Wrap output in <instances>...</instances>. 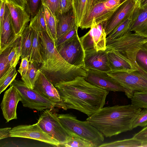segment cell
I'll return each instance as SVG.
<instances>
[{"instance_id":"d6a6232c","label":"cell","mask_w":147,"mask_h":147,"mask_svg":"<svg viewBox=\"0 0 147 147\" xmlns=\"http://www.w3.org/2000/svg\"><path fill=\"white\" fill-rule=\"evenodd\" d=\"M136 61L139 68L147 73V41L142 44L137 52Z\"/></svg>"},{"instance_id":"5bb4252c","label":"cell","mask_w":147,"mask_h":147,"mask_svg":"<svg viewBox=\"0 0 147 147\" xmlns=\"http://www.w3.org/2000/svg\"><path fill=\"white\" fill-rule=\"evenodd\" d=\"M33 89L44 98L55 103L57 107L64 109L57 90L39 69Z\"/></svg>"},{"instance_id":"8fae6325","label":"cell","mask_w":147,"mask_h":147,"mask_svg":"<svg viewBox=\"0 0 147 147\" xmlns=\"http://www.w3.org/2000/svg\"><path fill=\"white\" fill-rule=\"evenodd\" d=\"M104 22L96 23L93 20L90 30L80 38L85 51L106 50L107 36L103 28Z\"/></svg>"},{"instance_id":"bcb514c9","label":"cell","mask_w":147,"mask_h":147,"mask_svg":"<svg viewBox=\"0 0 147 147\" xmlns=\"http://www.w3.org/2000/svg\"><path fill=\"white\" fill-rule=\"evenodd\" d=\"M0 25L3 22L5 9L6 4L5 0H0Z\"/></svg>"},{"instance_id":"44dd1931","label":"cell","mask_w":147,"mask_h":147,"mask_svg":"<svg viewBox=\"0 0 147 147\" xmlns=\"http://www.w3.org/2000/svg\"><path fill=\"white\" fill-rule=\"evenodd\" d=\"M56 20L57 40L66 32L77 26L73 8L66 13H59Z\"/></svg>"},{"instance_id":"9a60e30c","label":"cell","mask_w":147,"mask_h":147,"mask_svg":"<svg viewBox=\"0 0 147 147\" xmlns=\"http://www.w3.org/2000/svg\"><path fill=\"white\" fill-rule=\"evenodd\" d=\"M21 101L17 89L13 86H10L9 88L4 92L1 104L3 116L7 122L17 119V107L18 102Z\"/></svg>"},{"instance_id":"f35d334b","label":"cell","mask_w":147,"mask_h":147,"mask_svg":"<svg viewBox=\"0 0 147 147\" xmlns=\"http://www.w3.org/2000/svg\"><path fill=\"white\" fill-rule=\"evenodd\" d=\"M61 1V0H42V5L49 9L55 19L59 14Z\"/></svg>"},{"instance_id":"83f0119b","label":"cell","mask_w":147,"mask_h":147,"mask_svg":"<svg viewBox=\"0 0 147 147\" xmlns=\"http://www.w3.org/2000/svg\"><path fill=\"white\" fill-rule=\"evenodd\" d=\"M22 36H19L13 44L8 59L11 67H16L22 54Z\"/></svg>"},{"instance_id":"b9f144b4","label":"cell","mask_w":147,"mask_h":147,"mask_svg":"<svg viewBox=\"0 0 147 147\" xmlns=\"http://www.w3.org/2000/svg\"><path fill=\"white\" fill-rule=\"evenodd\" d=\"M30 61L28 57L22 59L18 71L21 76L24 75L28 71L30 65Z\"/></svg>"},{"instance_id":"681fc988","label":"cell","mask_w":147,"mask_h":147,"mask_svg":"<svg viewBox=\"0 0 147 147\" xmlns=\"http://www.w3.org/2000/svg\"><path fill=\"white\" fill-rule=\"evenodd\" d=\"M141 147H147V142H142Z\"/></svg>"},{"instance_id":"f1b7e54d","label":"cell","mask_w":147,"mask_h":147,"mask_svg":"<svg viewBox=\"0 0 147 147\" xmlns=\"http://www.w3.org/2000/svg\"><path fill=\"white\" fill-rule=\"evenodd\" d=\"M42 8L47 28L55 43L57 40V25L56 19L51 12L48 8L42 5Z\"/></svg>"},{"instance_id":"d590c367","label":"cell","mask_w":147,"mask_h":147,"mask_svg":"<svg viewBox=\"0 0 147 147\" xmlns=\"http://www.w3.org/2000/svg\"><path fill=\"white\" fill-rule=\"evenodd\" d=\"M14 42L3 51L0 53V78L10 67L8 59V56Z\"/></svg>"},{"instance_id":"7a4b0ae2","label":"cell","mask_w":147,"mask_h":147,"mask_svg":"<svg viewBox=\"0 0 147 147\" xmlns=\"http://www.w3.org/2000/svg\"><path fill=\"white\" fill-rule=\"evenodd\" d=\"M39 34L43 60L39 69L54 86L59 82L71 81L78 76L86 77V71L84 68L77 67L67 62L46 32H40Z\"/></svg>"},{"instance_id":"cb8c5ba5","label":"cell","mask_w":147,"mask_h":147,"mask_svg":"<svg viewBox=\"0 0 147 147\" xmlns=\"http://www.w3.org/2000/svg\"><path fill=\"white\" fill-rule=\"evenodd\" d=\"M22 59L28 57L29 59L32 47L33 30L29 26L27 25L22 34Z\"/></svg>"},{"instance_id":"ffe728a7","label":"cell","mask_w":147,"mask_h":147,"mask_svg":"<svg viewBox=\"0 0 147 147\" xmlns=\"http://www.w3.org/2000/svg\"><path fill=\"white\" fill-rule=\"evenodd\" d=\"M130 31L147 38V6L137 8L133 18Z\"/></svg>"},{"instance_id":"7c38bea8","label":"cell","mask_w":147,"mask_h":147,"mask_svg":"<svg viewBox=\"0 0 147 147\" xmlns=\"http://www.w3.org/2000/svg\"><path fill=\"white\" fill-rule=\"evenodd\" d=\"M10 137L29 138L43 142L54 146L60 143L44 132L37 123L32 125H19L11 128Z\"/></svg>"},{"instance_id":"484cf974","label":"cell","mask_w":147,"mask_h":147,"mask_svg":"<svg viewBox=\"0 0 147 147\" xmlns=\"http://www.w3.org/2000/svg\"><path fill=\"white\" fill-rule=\"evenodd\" d=\"M29 59L30 63L42 64L43 62L41 53L39 32L34 30L33 43Z\"/></svg>"},{"instance_id":"7402d4cb","label":"cell","mask_w":147,"mask_h":147,"mask_svg":"<svg viewBox=\"0 0 147 147\" xmlns=\"http://www.w3.org/2000/svg\"><path fill=\"white\" fill-rule=\"evenodd\" d=\"M97 3L96 0H73L76 23L79 27L83 20Z\"/></svg>"},{"instance_id":"8d00e7d4","label":"cell","mask_w":147,"mask_h":147,"mask_svg":"<svg viewBox=\"0 0 147 147\" xmlns=\"http://www.w3.org/2000/svg\"><path fill=\"white\" fill-rule=\"evenodd\" d=\"M26 1L25 9L30 16L31 19L42 7V0H26Z\"/></svg>"},{"instance_id":"f907efd6","label":"cell","mask_w":147,"mask_h":147,"mask_svg":"<svg viewBox=\"0 0 147 147\" xmlns=\"http://www.w3.org/2000/svg\"><path fill=\"white\" fill-rule=\"evenodd\" d=\"M98 3L103 2L108 0H96Z\"/></svg>"},{"instance_id":"5b68a950","label":"cell","mask_w":147,"mask_h":147,"mask_svg":"<svg viewBox=\"0 0 147 147\" xmlns=\"http://www.w3.org/2000/svg\"><path fill=\"white\" fill-rule=\"evenodd\" d=\"M146 38L135 33L130 32L120 38L106 40L105 51H115L136 70H142L136 63V57L141 45L146 41Z\"/></svg>"},{"instance_id":"3957f363","label":"cell","mask_w":147,"mask_h":147,"mask_svg":"<svg viewBox=\"0 0 147 147\" xmlns=\"http://www.w3.org/2000/svg\"><path fill=\"white\" fill-rule=\"evenodd\" d=\"M141 110L131 104L103 107L86 120L104 136L111 137L132 130V123Z\"/></svg>"},{"instance_id":"7bdbcfd3","label":"cell","mask_w":147,"mask_h":147,"mask_svg":"<svg viewBox=\"0 0 147 147\" xmlns=\"http://www.w3.org/2000/svg\"><path fill=\"white\" fill-rule=\"evenodd\" d=\"M133 137L142 142H147V126L135 134Z\"/></svg>"},{"instance_id":"52a82bcc","label":"cell","mask_w":147,"mask_h":147,"mask_svg":"<svg viewBox=\"0 0 147 147\" xmlns=\"http://www.w3.org/2000/svg\"><path fill=\"white\" fill-rule=\"evenodd\" d=\"M10 86H13L18 91L24 107L40 111L57 107L55 103L44 98L34 89L28 87L22 80L15 79Z\"/></svg>"},{"instance_id":"7dc6e473","label":"cell","mask_w":147,"mask_h":147,"mask_svg":"<svg viewBox=\"0 0 147 147\" xmlns=\"http://www.w3.org/2000/svg\"><path fill=\"white\" fill-rule=\"evenodd\" d=\"M147 6V0H145L140 5V7H142Z\"/></svg>"},{"instance_id":"f6af8a7d","label":"cell","mask_w":147,"mask_h":147,"mask_svg":"<svg viewBox=\"0 0 147 147\" xmlns=\"http://www.w3.org/2000/svg\"><path fill=\"white\" fill-rule=\"evenodd\" d=\"M11 127H6L0 129V139L1 140L10 137V131Z\"/></svg>"},{"instance_id":"e575fe53","label":"cell","mask_w":147,"mask_h":147,"mask_svg":"<svg viewBox=\"0 0 147 147\" xmlns=\"http://www.w3.org/2000/svg\"><path fill=\"white\" fill-rule=\"evenodd\" d=\"M59 147H95L93 144L86 140L71 137L66 142L61 144Z\"/></svg>"},{"instance_id":"6da1fadb","label":"cell","mask_w":147,"mask_h":147,"mask_svg":"<svg viewBox=\"0 0 147 147\" xmlns=\"http://www.w3.org/2000/svg\"><path fill=\"white\" fill-rule=\"evenodd\" d=\"M83 77L62 82L55 86L57 90L64 109H74L90 116L103 108L109 92L96 87Z\"/></svg>"},{"instance_id":"2e32d148","label":"cell","mask_w":147,"mask_h":147,"mask_svg":"<svg viewBox=\"0 0 147 147\" xmlns=\"http://www.w3.org/2000/svg\"><path fill=\"white\" fill-rule=\"evenodd\" d=\"M84 68L106 72L111 71L108 63L107 52L105 50L96 51L94 49L85 51Z\"/></svg>"},{"instance_id":"30bf717a","label":"cell","mask_w":147,"mask_h":147,"mask_svg":"<svg viewBox=\"0 0 147 147\" xmlns=\"http://www.w3.org/2000/svg\"><path fill=\"white\" fill-rule=\"evenodd\" d=\"M138 4L134 0H124L119 5L109 18L104 22L103 28L108 35L119 25L133 17Z\"/></svg>"},{"instance_id":"277c9868","label":"cell","mask_w":147,"mask_h":147,"mask_svg":"<svg viewBox=\"0 0 147 147\" xmlns=\"http://www.w3.org/2000/svg\"><path fill=\"white\" fill-rule=\"evenodd\" d=\"M58 117L70 136L82 139L92 143L95 147L103 142V135L86 120H79L76 116L69 113L59 114Z\"/></svg>"},{"instance_id":"ee69618b","label":"cell","mask_w":147,"mask_h":147,"mask_svg":"<svg viewBox=\"0 0 147 147\" xmlns=\"http://www.w3.org/2000/svg\"><path fill=\"white\" fill-rule=\"evenodd\" d=\"M5 1L25 9L26 4V0H5Z\"/></svg>"},{"instance_id":"c3c4849f","label":"cell","mask_w":147,"mask_h":147,"mask_svg":"<svg viewBox=\"0 0 147 147\" xmlns=\"http://www.w3.org/2000/svg\"><path fill=\"white\" fill-rule=\"evenodd\" d=\"M137 3L139 6H140V4L143 3L145 0H134Z\"/></svg>"},{"instance_id":"ac0fdd59","label":"cell","mask_w":147,"mask_h":147,"mask_svg":"<svg viewBox=\"0 0 147 147\" xmlns=\"http://www.w3.org/2000/svg\"><path fill=\"white\" fill-rule=\"evenodd\" d=\"M117 7L109 9L105 7L104 2L97 3L83 20L79 27L82 29L90 28L93 20L96 23L105 22L111 16Z\"/></svg>"},{"instance_id":"816d5d0a","label":"cell","mask_w":147,"mask_h":147,"mask_svg":"<svg viewBox=\"0 0 147 147\" xmlns=\"http://www.w3.org/2000/svg\"><path fill=\"white\" fill-rule=\"evenodd\" d=\"M146 41H147V38H146Z\"/></svg>"},{"instance_id":"60d3db41","label":"cell","mask_w":147,"mask_h":147,"mask_svg":"<svg viewBox=\"0 0 147 147\" xmlns=\"http://www.w3.org/2000/svg\"><path fill=\"white\" fill-rule=\"evenodd\" d=\"M73 8V0H61L59 13H66Z\"/></svg>"},{"instance_id":"8992f818","label":"cell","mask_w":147,"mask_h":147,"mask_svg":"<svg viewBox=\"0 0 147 147\" xmlns=\"http://www.w3.org/2000/svg\"><path fill=\"white\" fill-rule=\"evenodd\" d=\"M107 73L125 88L124 92L129 98L136 92L147 90V73L142 71L129 73L111 71Z\"/></svg>"},{"instance_id":"f546056e","label":"cell","mask_w":147,"mask_h":147,"mask_svg":"<svg viewBox=\"0 0 147 147\" xmlns=\"http://www.w3.org/2000/svg\"><path fill=\"white\" fill-rule=\"evenodd\" d=\"M141 141L133 137L131 138L119 140L106 143H103L99 147H141Z\"/></svg>"},{"instance_id":"4fadbf2b","label":"cell","mask_w":147,"mask_h":147,"mask_svg":"<svg viewBox=\"0 0 147 147\" xmlns=\"http://www.w3.org/2000/svg\"><path fill=\"white\" fill-rule=\"evenodd\" d=\"M85 79L92 85L106 91L125 92V88L115 81L107 72L86 70Z\"/></svg>"},{"instance_id":"d6986e66","label":"cell","mask_w":147,"mask_h":147,"mask_svg":"<svg viewBox=\"0 0 147 147\" xmlns=\"http://www.w3.org/2000/svg\"><path fill=\"white\" fill-rule=\"evenodd\" d=\"M5 2L10 11L15 34L20 36L30 21V16L25 9Z\"/></svg>"},{"instance_id":"9c48e42d","label":"cell","mask_w":147,"mask_h":147,"mask_svg":"<svg viewBox=\"0 0 147 147\" xmlns=\"http://www.w3.org/2000/svg\"><path fill=\"white\" fill-rule=\"evenodd\" d=\"M56 47L68 63L77 67H84L85 52L78 34Z\"/></svg>"},{"instance_id":"1f68e13d","label":"cell","mask_w":147,"mask_h":147,"mask_svg":"<svg viewBox=\"0 0 147 147\" xmlns=\"http://www.w3.org/2000/svg\"><path fill=\"white\" fill-rule=\"evenodd\" d=\"M18 74L16 67H10L0 78V94L3 92L15 79Z\"/></svg>"},{"instance_id":"d4e9b609","label":"cell","mask_w":147,"mask_h":147,"mask_svg":"<svg viewBox=\"0 0 147 147\" xmlns=\"http://www.w3.org/2000/svg\"><path fill=\"white\" fill-rule=\"evenodd\" d=\"M29 26L36 31L45 32L54 41L47 27L42 7L35 15L31 19Z\"/></svg>"},{"instance_id":"ab89813d","label":"cell","mask_w":147,"mask_h":147,"mask_svg":"<svg viewBox=\"0 0 147 147\" xmlns=\"http://www.w3.org/2000/svg\"><path fill=\"white\" fill-rule=\"evenodd\" d=\"M78 27L76 26L58 38L55 43L56 47L70 39L78 34Z\"/></svg>"},{"instance_id":"603a6c76","label":"cell","mask_w":147,"mask_h":147,"mask_svg":"<svg viewBox=\"0 0 147 147\" xmlns=\"http://www.w3.org/2000/svg\"><path fill=\"white\" fill-rule=\"evenodd\" d=\"M108 63L111 71L129 73L136 70L132 65L114 51H107Z\"/></svg>"},{"instance_id":"836d02e7","label":"cell","mask_w":147,"mask_h":147,"mask_svg":"<svg viewBox=\"0 0 147 147\" xmlns=\"http://www.w3.org/2000/svg\"><path fill=\"white\" fill-rule=\"evenodd\" d=\"M130 99L132 105L141 109H147V90L136 92Z\"/></svg>"},{"instance_id":"74e56055","label":"cell","mask_w":147,"mask_h":147,"mask_svg":"<svg viewBox=\"0 0 147 147\" xmlns=\"http://www.w3.org/2000/svg\"><path fill=\"white\" fill-rule=\"evenodd\" d=\"M147 126V109L141 110L133 121L131 129L138 127H145Z\"/></svg>"},{"instance_id":"ba28073f","label":"cell","mask_w":147,"mask_h":147,"mask_svg":"<svg viewBox=\"0 0 147 147\" xmlns=\"http://www.w3.org/2000/svg\"><path fill=\"white\" fill-rule=\"evenodd\" d=\"M52 109H45L37 123L44 132L57 141L61 144L66 142L71 136L61 124L58 118V115L53 112Z\"/></svg>"},{"instance_id":"e0dca14e","label":"cell","mask_w":147,"mask_h":147,"mask_svg":"<svg viewBox=\"0 0 147 147\" xmlns=\"http://www.w3.org/2000/svg\"><path fill=\"white\" fill-rule=\"evenodd\" d=\"M19 36L15 34L10 11L6 4L3 22L0 25V53L12 44Z\"/></svg>"},{"instance_id":"4dcf8cb0","label":"cell","mask_w":147,"mask_h":147,"mask_svg":"<svg viewBox=\"0 0 147 147\" xmlns=\"http://www.w3.org/2000/svg\"><path fill=\"white\" fill-rule=\"evenodd\" d=\"M39 69L34 66V63H30L27 73L21 76V79L24 83L28 87L34 89Z\"/></svg>"},{"instance_id":"4316f807","label":"cell","mask_w":147,"mask_h":147,"mask_svg":"<svg viewBox=\"0 0 147 147\" xmlns=\"http://www.w3.org/2000/svg\"><path fill=\"white\" fill-rule=\"evenodd\" d=\"M133 18L127 19L119 25L106 37V40L120 38L131 32L130 28Z\"/></svg>"}]
</instances>
